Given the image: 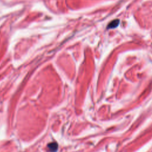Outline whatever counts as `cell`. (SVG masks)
Segmentation results:
<instances>
[{
	"label": "cell",
	"mask_w": 152,
	"mask_h": 152,
	"mask_svg": "<svg viewBox=\"0 0 152 152\" xmlns=\"http://www.w3.org/2000/svg\"><path fill=\"white\" fill-rule=\"evenodd\" d=\"M48 147L50 152H56L58 150V144L56 142L50 143L48 144Z\"/></svg>",
	"instance_id": "obj_2"
},
{
	"label": "cell",
	"mask_w": 152,
	"mask_h": 152,
	"mask_svg": "<svg viewBox=\"0 0 152 152\" xmlns=\"http://www.w3.org/2000/svg\"><path fill=\"white\" fill-rule=\"evenodd\" d=\"M119 24V20L118 19H115L114 20H112L108 25H107V28H116L118 26Z\"/></svg>",
	"instance_id": "obj_1"
}]
</instances>
